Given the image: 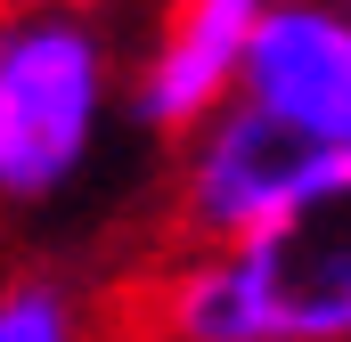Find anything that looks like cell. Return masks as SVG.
<instances>
[{"label": "cell", "mask_w": 351, "mask_h": 342, "mask_svg": "<svg viewBox=\"0 0 351 342\" xmlns=\"http://www.w3.org/2000/svg\"><path fill=\"white\" fill-rule=\"evenodd\" d=\"M131 57L90 0H0V212H49L114 114Z\"/></svg>", "instance_id": "1"}, {"label": "cell", "mask_w": 351, "mask_h": 342, "mask_svg": "<svg viewBox=\"0 0 351 342\" xmlns=\"http://www.w3.org/2000/svg\"><path fill=\"white\" fill-rule=\"evenodd\" d=\"M343 155H327L311 131H294L254 90H229L196 131L172 139L164 179V237H254L302 187H319Z\"/></svg>", "instance_id": "2"}, {"label": "cell", "mask_w": 351, "mask_h": 342, "mask_svg": "<svg viewBox=\"0 0 351 342\" xmlns=\"http://www.w3.org/2000/svg\"><path fill=\"white\" fill-rule=\"evenodd\" d=\"M254 342H351V163L302 187L269 228L237 237Z\"/></svg>", "instance_id": "3"}, {"label": "cell", "mask_w": 351, "mask_h": 342, "mask_svg": "<svg viewBox=\"0 0 351 342\" xmlns=\"http://www.w3.org/2000/svg\"><path fill=\"white\" fill-rule=\"evenodd\" d=\"M278 0H164L139 57H131V122L156 131L172 147L180 131H196L229 90L245 82V49L262 33V16Z\"/></svg>", "instance_id": "4"}, {"label": "cell", "mask_w": 351, "mask_h": 342, "mask_svg": "<svg viewBox=\"0 0 351 342\" xmlns=\"http://www.w3.org/2000/svg\"><path fill=\"white\" fill-rule=\"evenodd\" d=\"M294 131L351 163V0H278L245 49V82Z\"/></svg>", "instance_id": "5"}, {"label": "cell", "mask_w": 351, "mask_h": 342, "mask_svg": "<svg viewBox=\"0 0 351 342\" xmlns=\"http://www.w3.org/2000/svg\"><path fill=\"white\" fill-rule=\"evenodd\" d=\"M0 342H98V310L66 269H0Z\"/></svg>", "instance_id": "6"}]
</instances>
